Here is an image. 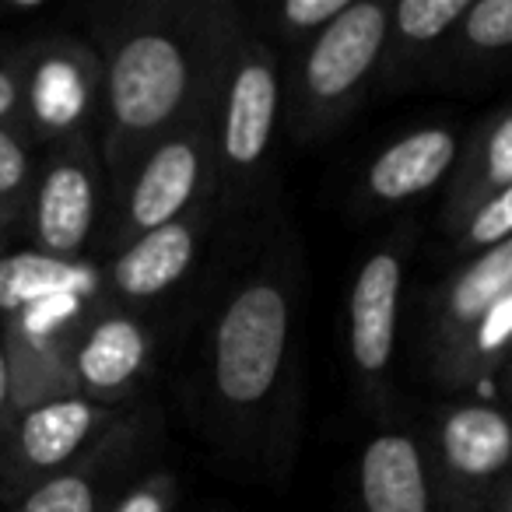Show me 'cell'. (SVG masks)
<instances>
[{
	"label": "cell",
	"mask_w": 512,
	"mask_h": 512,
	"mask_svg": "<svg viewBox=\"0 0 512 512\" xmlns=\"http://www.w3.org/2000/svg\"><path fill=\"white\" fill-rule=\"evenodd\" d=\"M239 36L235 0H148L102 18L95 50L106 74L99 151L109 197L158 137L214 106Z\"/></svg>",
	"instance_id": "obj_2"
},
{
	"label": "cell",
	"mask_w": 512,
	"mask_h": 512,
	"mask_svg": "<svg viewBox=\"0 0 512 512\" xmlns=\"http://www.w3.org/2000/svg\"><path fill=\"white\" fill-rule=\"evenodd\" d=\"M0 235H4V225H0Z\"/></svg>",
	"instance_id": "obj_32"
},
{
	"label": "cell",
	"mask_w": 512,
	"mask_h": 512,
	"mask_svg": "<svg viewBox=\"0 0 512 512\" xmlns=\"http://www.w3.org/2000/svg\"><path fill=\"white\" fill-rule=\"evenodd\" d=\"M306 256L285 200L225 281L200 351V407L221 456L278 481L295 467L302 425L299 323Z\"/></svg>",
	"instance_id": "obj_1"
},
{
	"label": "cell",
	"mask_w": 512,
	"mask_h": 512,
	"mask_svg": "<svg viewBox=\"0 0 512 512\" xmlns=\"http://www.w3.org/2000/svg\"><path fill=\"white\" fill-rule=\"evenodd\" d=\"M106 295L64 292L29 302L0 316V334L11 365V397L15 414L46 400L78 397L74 386V348L88 320L106 306Z\"/></svg>",
	"instance_id": "obj_9"
},
{
	"label": "cell",
	"mask_w": 512,
	"mask_h": 512,
	"mask_svg": "<svg viewBox=\"0 0 512 512\" xmlns=\"http://www.w3.org/2000/svg\"><path fill=\"white\" fill-rule=\"evenodd\" d=\"M484 512H512V477L502 484V488H498V495L491 498L488 509H484Z\"/></svg>",
	"instance_id": "obj_30"
},
{
	"label": "cell",
	"mask_w": 512,
	"mask_h": 512,
	"mask_svg": "<svg viewBox=\"0 0 512 512\" xmlns=\"http://www.w3.org/2000/svg\"><path fill=\"white\" fill-rule=\"evenodd\" d=\"M348 4L351 0H274V4L242 8V25L288 60L313 43L330 22H337Z\"/></svg>",
	"instance_id": "obj_23"
},
{
	"label": "cell",
	"mask_w": 512,
	"mask_h": 512,
	"mask_svg": "<svg viewBox=\"0 0 512 512\" xmlns=\"http://www.w3.org/2000/svg\"><path fill=\"white\" fill-rule=\"evenodd\" d=\"M116 214L109 253L127 242L179 221L214 200V141L211 109L158 137L113 190Z\"/></svg>",
	"instance_id": "obj_6"
},
{
	"label": "cell",
	"mask_w": 512,
	"mask_h": 512,
	"mask_svg": "<svg viewBox=\"0 0 512 512\" xmlns=\"http://www.w3.org/2000/svg\"><path fill=\"white\" fill-rule=\"evenodd\" d=\"M0 127L25 130V88L18 50H0Z\"/></svg>",
	"instance_id": "obj_27"
},
{
	"label": "cell",
	"mask_w": 512,
	"mask_h": 512,
	"mask_svg": "<svg viewBox=\"0 0 512 512\" xmlns=\"http://www.w3.org/2000/svg\"><path fill=\"white\" fill-rule=\"evenodd\" d=\"M358 512H442L421 425L379 418L358 449Z\"/></svg>",
	"instance_id": "obj_16"
},
{
	"label": "cell",
	"mask_w": 512,
	"mask_h": 512,
	"mask_svg": "<svg viewBox=\"0 0 512 512\" xmlns=\"http://www.w3.org/2000/svg\"><path fill=\"white\" fill-rule=\"evenodd\" d=\"M158 334L144 313L123 306H106L88 320L74 348V386L78 397L102 407L130 411L137 407L144 383L155 372Z\"/></svg>",
	"instance_id": "obj_14"
},
{
	"label": "cell",
	"mask_w": 512,
	"mask_h": 512,
	"mask_svg": "<svg viewBox=\"0 0 512 512\" xmlns=\"http://www.w3.org/2000/svg\"><path fill=\"white\" fill-rule=\"evenodd\" d=\"M505 292H512V239L460 256V264L442 278L425 309V330H421L425 369L439 365Z\"/></svg>",
	"instance_id": "obj_17"
},
{
	"label": "cell",
	"mask_w": 512,
	"mask_h": 512,
	"mask_svg": "<svg viewBox=\"0 0 512 512\" xmlns=\"http://www.w3.org/2000/svg\"><path fill=\"white\" fill-rule=\"evenodd\" d=\"M512 186V102L491 109L467 137L456 172L442 197L439 225L446 235H453L477 207L498 190Z\"/></svg>",
	"instance_id": "obj_19"
},
{
	"label": "cell",
	"mask_w": 512,
	"mask_h": 512,
	"mask_svg": "<svg viewBox=\"0 0 512 512\" xmlns=\"http://www.w3.org/2000/svg\"><path fill=\"white\" fill-rule=\"evenodd\" d=\"M179 477L169 467H148L113 505L109 512H176Z\"/></svg>",
	"instance_id": "obj_26"
},
{
	"label": "cell",
	"mask_w": 512,
	"mask_h": 512,
	"mask_svg": "<svg viewBox=\"0 0 512 512\" xmlns=\"http://www.w3.org/2000/svg\"><path fill=\"white\" fill-rule=\"evenodd\" d=\"M512 362V292H505L456 348L428 369V376L453 397L498 400V383Z\"/></svg>",
	"instance_id": "obj_20"
},
{
	"label": "cell",
	"mask_w": 512,
	"mask_h": 512,
	"mask_svg": "<svg viewBox=\"0 0 512 512\" xmlns=\"http://www.w3.org/2000/svg\"><path fill=\"white\" fill-rule=\"evenodd\" d=\"M470 0H390L379 85L383 92H411L435 85L453 32Z\"/></svg>",
	"instance_id": "obj_18"
},
{
	"label": "cell",
	"mask_w": 512,
	"mask_h": 512,
	"mask_svg": "<svg viewBox=\"0 0 512 512\" xmlns=\"http://www.w3.org/2000/svg\"><path fill=\"white\" fill-rule=\"evenodd\" d=\"M11 421H15V397H11V365H8V348H4V334H0V439L8 435Z\"/></svg>",
	"instance_id": "obj_28"
},
{
	"label": "cell",
	"mask_w": 512,
	"mask_h": 512,
	"mask_svg": "<svg viewBox=\"0 0 512 512\" xmlns=\"http://www.w3.org/2000/svg\"><path fill=\"white\" fill-rule=\"evenodd\" d=\"M64 292L106 295L102 267L95 260H57L39 249L0 256V316Z\"/></svg>",
	"instance_id": "obj_22"
},
{
	"label": "cell",
	"mask_w": 512,
	"mask_h": 512,
	"mask_svg": "<svg viewBox=\"0 0 512 512\" xmlns=\"http://www.w3.org/2000/svg\"><path fill=\"white\" fill-rule=\"evenodd\" d=\"M39 176L36 141L18 127H0V225H22Z\"/></svg>",
	"instance_id": "obj_24"
},
{
	"label": "cell",
	"mask_w": 512,
	"mask_h": 512,
	"mask_svg": "<svg viewBox=\"0 0 512 512\" xmlns=\"http://www.w3.org/2000/svg\"><path fill=\"white\" fill-rule=\"evenodd\" d=\"M453 246L460 256L481 253V249H491L498 242L512 239V186L498 190L495 197H488L453 235Z\"/></svg>",
	"instance_id": "obj_25"
},
{
	"label": "cell",
	"mask_w": 512,
	"mask_h": 512,
	"mask_svg": "<svg viewBox=\"0 0 512 512\" xmlns=\"http://www.w3.org/2000/svg\"><path fill=\"white\" fill-rule=\"evenodd\" d=\"M109 197V176L95 137L50 148L39 162L25 225L32 249L57 260H88L95 232L102 225V207Z\"/></svg>",
	"instance_id": "obj_10"
},
{
	"label": "cell",
	"mask_w": 512,
	"mask_h": 512,
	"mask_svg": "<svg viewBox=\"0 0 512 512\" xmlns=\"http://www.w3.org/2000/svg\"><path fill=\"white\" fill-rule=\"evenodd\" d=\"M414 246H418V232L411 225L386 232L376 246L365 249L344 299V358H348L358 400L379 414L390 411L393 400L400 313H404Z\"/></svg>",
	"instance_id": "obj_5"
},
{
	"label": "cell",
	"mask_w": 512,
	"mask_h": 512,
	"mask_svg": "<svg viewBox=\"0 0 512 512\" xmlns=\"http://www.w3.org/2000/svg\"><path fill=\"white\" fill-rule=\"evenodd\" d=\"M25 88V134L46 148L99 141L106 74L95 43L71 32H53L18 46Z\"/></svg>",
	"instance_id": "obj_8"
},
{
	"label": "cell",
	"mask_w": 512,
	"mask_h": 512,
	"mask_svg": "<svg viewBox=\"0 0 512 512\" xmlns=\"http://www.w3.org/2000/svg\"><path fill=\"white\" fill-rule=\"evenodd\" d=\"M463 151V134L453 123H421L393 137L365 162L358 176V211L393 214L449 186Z\"/></svg>",
	"instance_id": "obj_15"
},
{
	"label": "cell",
	"mask_w": 512,
	"mask_h": 512,
	"mask_svg": "<svg viewBox=\"0 0 512 512\" xmlns=\"http://www.w3.org/2000/svg\"><path fill=\"white\" fill-rule=\"evenodd\" d=\"M285 130V57L246 32L235 39L211 106L214 207L232 239L256 242L281 204L278 141Z\"/></svg>",
	"instance_id": "obj_3"
},
{
	"label": "cell",
	"mask_w": 512,
	"mask_h": 512,
	"mask_svg": "<svg viewBox=\"0 0 512 512\" xmlns=\"http://www.w3.org/2000/svg\"><path fill=\"white\" fill-rule=\"evenodd\" d=\"M158 435L162 411L148 404L130 407L74 467L32 488L11 512H109V505L151 467Z\"/></svg>",
	"instance_id": "obj_12"
},
{
	"label": "cell",
	"mask_w": 512,
	"mask_h": 512,
	"mask_svg": "<svg viewBox=\"0 0 512 512\" xmlns=\"http://www.w3.org/2000/svg\"><path fill=\"white\" fill-rule=\"evenodd\" d=\"M498 400H502V404H509V407H512V362H509V369H505L502 383H498Z\"/></svg>",
	"instance_id": "obj_31"
},
{
	"label": "cell",
	"mask_w": 512,
	"mask_h": 512,
	"mask_svg": "<svg viewBox=\"0 0 512 512\" xmlns=\"http://www.w3.org/2000/svg\"><path fill=\"white\" fill-rule=\"evenodd\" d=\"M43 11V0H0V15H36Z\"/></svg>",
	"instance_id": "obj_29"
},
{
	"label": "cell",
	"mask_w": 512,
	"mask_h": 512,
	"mask_svg": "<svg viewBox=\"0 0 512 512\" xmlns=\"http://www.w3.org/2000/svg\"><path fill=\"white\" fill-rule=\"evenodd\" d=\"M442 512H484L512 477V407L449 397L421 421Z\"/></svg>",
	"instance_id": "obj_7"
},
{
	"label": "cell",
	"mask_w": 512,
	"mask_h": 512,
	"mask_svg": "<svg viewBox=\"0 0 512 512\" xmlns=\"http://www.w3.org/2000/svg\"><path fill=\"white\" fill-rule=\"evenodd\" d=\"M512 71V0H470L435 85H477Z\"/></svg>",
	"instance_id": "obj_21"
},
{
	"label": "cell",
	"mask_w": 512,
	"mask_h": 512,
	"mask_svg": "<svg viewBox=\"0 0 512 512\" xmlns=\"http://www.w3.org/2000/svg\"><path fill=\"white\" fill-rule=\"evenodd\" d=\"M390 0H351L309 46L285 60V134L299 148L323 144L355 120L379 85Z\"/></svg>",
	"instance_id": "obj_4"
},
{
	"label": "cell",
	"mask_w": 512,
	"mask_h": 512,
	"mask_svg": "<svg viewBox=\"0 0 512 512\" xmlns=\"http://www.w3.org/2000/svg\"><path fill=\"white\" fill-rule=\"evenodd\" d=\"M218 232V207L214 200H207L179 221H169V225L120 246L102 267L106 299L113 306L134 309V313L172 299L200 271L207 246Z\"/></svg>",
	"instance_id": "obj_13"
},
{
	"label": "cell",
	"mask_w": 512,
	"mask_h": 512,
	"mask_svg": "<svg viewBox=\"0 0 512 512\" xmlns=\"http://www.w3.org/2000/svg\"><path fill=\"white\" fill-rule=\"evenodd\" d=\"M123 414L85 397L46 400L15 414L0 439V502L15 505L32 488L74 467Z\"/></svg>",
	"instance_id": "obj_11"
}]
</instances>
